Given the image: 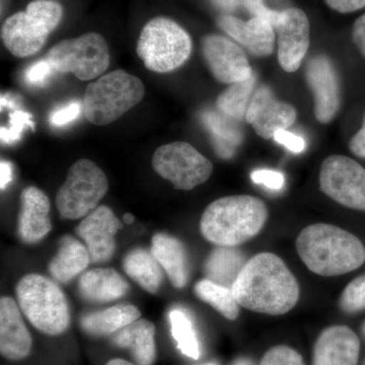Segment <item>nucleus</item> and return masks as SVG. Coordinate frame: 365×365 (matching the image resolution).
Wrapping results in <instances>:
<instances>
[{
    "label": "nucleus",
    "instance_id": "obj_36",
    "mask_svg": "<svg viewBox=\"0 0 365 365\" xmlns=\"http://www.w3.org/2000/svg\"><path fill=\"white\" fill-rule=\"evenodd\" d=\"M252 181L255 184L262 185L271 190H281L284 185V176L282 173L273 170H256L251 174Z\"/></svg>",
    "mask_w": 365,
    "mask_h": 365
},
{
    "label": "nucleus",
    "instance_id": "obj_20",
    "mask_svg": "<svg viewBox=\"0 0 365 365\" xmlns=\"http://www.w3.org/2000/svg\"><path fill=\"white\" fill-rule=\"evenodd\" d=\"M32 349V337L11 297L0 300V352L9 360L25 359Z\"/></svg>",
    "mask_w": 365,
    "mask_h": 365
},
{
    "label": "nucleus",
    "instance_id": "obj_47",
    "mask_svg": "<svg viewBox=\"0 0 365 365\" xmlns=\"http://www.w3.org/2000/svg\"><path fill=\"white\" fill-rule=\"evenodd\" d=\"M134 216L131 215V213H126V215H124V222L125 223H127V225H131V223L134 222Z\"/></svg>",
    "mask_w": 365,
    "mask_h": 365
},
{
    "label": "nucleus",
    "instance_id": "obj_13",
    "mask_svg": "<svg viewBox=\"0 0 365 365\" xmlns=\"http://www.w3.org/2000/svg\"><path fill=\"white\" fill-rule=\"evenodd\" d=\"M202 52L206 63L216 81L232 85L253 76L246 54L240 46L220 35L203 38Z\"/></svg>",
    "mask_w": 365,
    "mask_h": 365
},
{
    "label": "nucleus",
    "instance_id": "obj_37",
    "mask_svg": "<svg viewBox=\"0 0 365 365\" xmlns=\"http://www.w3.org/2000/svg\"><path fill=\"white\" fill-rule=\"evenodd\" d=\"M81 106L79 102H72L71 104L59 108L56 111L52 113L50 116V122L56 127L64 126V125L74 121L81 114Z\"/></svg>",
    "mask_w": 365,
    "mask_h": 365
},
{
    "label": "nucleus",
    "instance_id": "obj_19",
    "mask_svg": "<svg viewBox=\"0 0 365 365\" xmlns=\"http://www.w3.org/2000/svg\"><path fill=\"white\" fill-rule=\"evenodd\" d=\"M18 232L21 241L35 244L51 232L50 200L44 192L36 187H28L21 194Z\"/></svg>",
    "mask_w": 365,
    "mask_h": 365
},
{
    "label": "nucleus",
    "instance_id": "obj_26",
    "mask_svg": "<svg viewBox=\"0 0 365 365\" xmlns=\"http://www.w3.org/2000/svg\"><path fill=\"white\" fill-rule=\"evenodd\" d=\"M247 262L245 255L235 247L217 246L206 259L204 273L207 279L232 288Z\"/></svg>",
    "mask_w": 365,
    "mask_h": 365
},
{
    "label": "nucleus",
    "instance_id": "obj_18",
    "mask_svg": "<svg viewBox=\"0 0 365 365\" xmlns=\"http://www.w3.org/2000/svg\"><path fill=\"white\" fill-rule=\"evenodd\" d=\"M217 25L254 56H269L274 51L275 32L270 21L253 16L245 21L230 14L220 16Z\"/></svg>",
    "mask_w": 365,
    "mask_h": 365
},
{
    "label": "nucleus",
    "instance_id": "obj_34",
    "mask_svg": "<svg viewBox=\"0 0 365 365\" xmlns=\"http://www.w3.org/2000/svg\"><path fill=\"white\" fill-rule=\"evenodd\" d=\"M259 365H306L302 355L294 348L278 345L270 348Z\"/></svg>",
    "mask_w": 365,
    "mask_h": 365
},
{
    "label": "nucleus",
    "instance_id": "obj_10",
    "mask_svg": "<svg viewBox=\"0 0 365 365\" xmlns=\"http://www.w3.org/2000/svg\"><path fill=\"white\" fill-rule=\"evenodd\" d=\"M151 165L160 177L172 182L175 189L185 191L207 181L213 170L210 160L187 143L160 146L153 153Z\"/></svg>",
    "mask_w": 365,
    "mask_h": 365
},
{
    "label": "nucleus",
    "instance_id": "obj_28",
    "mask_svg": "<svg viewBox=\"0 0 365 365\" xmlns=\"http://www.w3.org/2000/svg\"><path fill=\"white\" fill-rule=\"evenodd\" d=\"M125 272L150 294L160 289L163 281L162 266L151 252L134 249L126 255L123 261Z\"/></svg>",
    "mask_w": 365,
    "mask_h": 365
},
{
    "label": "nucleus",
    "instance_id": "obj_22",
    "mask_svg": "<svg viewBox=\"0 0 365 365\" xmlns=\"http://www.w3.org/2000/svg\"><path fill=\"white\" fill-rule=\"evenodd\" d=\"M155 326L148 319H139L113 335V344L130 351L138 365H153L157 359Z\"/></svg>",
    "mask_w": 365,
    "mask_h": 365
},
{
    "label": "nucleus",
    "instance_id": "obj_40",
    "mask_svg": "<svg viewBox=\"0 0 365 365\" xmlns=\"http://www.w3.org/2000/svg\"><path fill=\"white\" fill-rule=\"evenodd\" d=\"M329 7L341 14H349L365 7V0H325Z\"/></svg>",
    "mask_w": 365,
    "mask_h": 365
},
{
    "label": "nucleus",
    "instance_id": "obj_24",
    "mask_svg": "<svg viewBox=\"0 0 365 365\" xmlns=\"http://www.w3.org/2000/svg\"><path fill=\"white\" fill-rule=\"evenodd\" d=\"M138 307L133 304H117L102 311L91 312L81 318L83 332L93 337H106L114 335L124 327L140 319Z\"/></svg>",
    "mask_w": 365,
    "mask_h": 365
},
{
    "label": "nucleus",
    "instance_id": "obj_46",
    "mask_svg": "<svg viewBox=\"0 0 365 365\" xmlns=\"http://www.w3.org/2000/svg\"><path fill=\"white\" fill-rule=\"evenodd\" d=\"M232 365H255L253 360L250 359H239L235 360Z\"/></svg>",
    "mask_w": 365,
    "mask_h": 365
},
{
    "label": "nucleus",
    "instance_id": "obj_3",
    "mask_svg": "<svg viewBox=\"0 0 365 365\" xmlns=\"http://www.w3.org/2000/svg\"><path fill=\"white\" fill-rule=\"evenodd\" d=\"M267 218L265 203L256 197H223L204 211L201 234L216 246L237 247L256 237Z\"/></svg>",
    "mask_w": 365,
    "mask_h": 365
},
{
    "label": "nucleus",
    "instance_id": "obj_49",
    "mask_svg": "<svg viewBox=\"0 0 365 365\" xmlns=\"http://www.w3.org/2000/svg\"><path fill=\"white\" fill-rule=\"evenodd\" d=\"M203 365H217V364H213V362H212V364H203Z\"/></svg>",
    "mask_w": 365,
    "mask_h": 365
},
{
    "label": "nucleus",
    "instance_id": "obj_14",
    "mask_svg": "<svg viewBox=\"0 0 365 365\" xmlns=\"http://www.w3.org/2000/svg\"><path fill=\"white\" fill-rule=\"evenodd\" d=\"M294 107L281 102L268 86H261L254 91L247 110L246 120L262 138H273L276 132L287 130L297 120Z\"/></svg>",
    "mask_w": 365,
    "mask_h": 365
},
{
    "label": "nucleus",
    "instance_id": "obj_29",
    "mask_svg": "<svg viewBox=\"0 0 365 365\" xmlns=\"http://www.w3.org/2000/svg\"><path fill=\"white\" fill-rule=\"evenodd\" d=\"M257 78L255 74L251 78L245 81L232 83L223 91L216 100V108L222 113L235 121H242L246 118L250 101L253 97L254 88Z\"/></svg>",
    "mask_w": 365,
    "mask_h": 365
},
{
    "label": "nucleus",
    "instance_id": "obj_21",
    "mask_svg": "<svg viewBox=\"0 0 365 365\" xmlns=\"http://www.w3.org/2000/svg\"><path fill=\"white\" fill-rule=\"evenodd\" d=\"M129 284L113 268H96L86 271L78 280V294L91 304H107L125 297Z\"/></svg>",
    "mask_w": 365,
    "mask_h": 365
},
{
    "label": "nucleus",
    "instance_id": "obj_45",
    "mask_svg": "<svg viewBox=\"0 0 365 365\" xmlns=\"http://www.w3.org/2000/svg\"><path fill=\"white\" fill-rule=\"evenodd\" d=\"M106 365H134V364H132L131 362L126 361V360H124V359H116L110 360V361L108 362V364Z\"/></svg>",
    "mask_w": 365,
    "mask_h": 365
},
{
    "label": "nucleus",
    "instance_id": "obj_23",
    "mask_svg": "<svg viewBox=\"0 0 365 365\" xmlns=\"http://www.w3.org/2000/svg\"><path fill=\"white\" fill-rule=\"evenodd\" d=\"M151 253L167 272L173 287L182 288L188 282L189 269L186 250L179 240L167 234L153 237Z\"/></svg>",
    "mask_w": 365,
    "mask_h": 365
},
{
    "label": "nucleus",
    "instance_id": "obj_15",
    "mask_svg": "<svg viewBox=\"0 0 365 365\" xmlns=\"http://www.w3.org/2000/svg\"><path fill=\"white\" fill-rule=\"evenodd\" d=\"M307 83L314 98V115L321 123H330L340 108V83L333 62L318 55L307 62Z\"/></svg>",
    "mask_w": 365,
    "mask_h": 365
},
{
    "label": "nucleus",
    "instance_id": "obj_8",
    "mask_svg": "<svg viewBox=\"0 0 365 365\" xmlns=\"http://www.w3.org/2000/svg\"><path fill=\"white\" fill-rule=\"evenodd\" d=\"M109 189V182L102 169L90 160H79L67 173L64 184L56 195L60 215L67 220H79L98 207Z\"/></svg>",
    "mask_w": 365,
    "mask_h": 365
},
{
    "label": "nucleus",
    "instance_id": "obj_11",
    "mask_svg": "<svg viewBox=\"0 0 365 365\" xmlns=\"http://www.w3.org/2000/svg\"><path fill=\"white\" fill-rule=\"evenodd\" d=\"M322 191L346 207L365 210V169L343 155H331L319 172Z\"/></svg>",
    "mask_w": 365,
    "mask_h": 365
},
{
    "label": "nucleus",
    "instance_id": "obj_16",
    "mask_svg": "<svg viewBox=\"0 0 365 365\" xmlns=\"http://www.w3.org/2000/svg\"><path fill=\"white\" fill-rule=\"evenodd\" d=\"M123 225L108 206H98L79 223L76 232L86 242L91 262L104 263L114 256L116 251L115 235Z\"/></svg>",
    "mask_w": 365,
    "mask_h": 365
},
{
    "label": "nucleus",
    "instance_id": "obj_32",
    "mask_svg": "<svg viewBox=\"0 0 365 365\" xmlns=\"http://www.w3.org/2000/svg\"><path fill=\"white\" fill-rule=\"evenodd\" d=\"M340 307L347 314H355L365 309V275L359 276L346 287L341 295Z\"/></svg>",
    "mask_w": 365,
    "mask_h": 365
},
{
    "label": "nucleus",
    "instance_id": "obj_25",
    "mask_svg": "<svg viewBox=\"0 0 365 365\" xmlns=\"http://www.w3.org/2000/svg\"><path fill=\"white\" fill-rule=\"evenodd\" d=\"M90 252L78 240L66 235L60 241L58 252L49 264V272L60 283H67L88 268Z\"/></svg>",
    "mask_w": 365,
    "mask_h": 365
},
{
    "label": "nucleus",
    "instance_id": "obj_42",
    "mask_svg": "<svg viewBox=\"0 0 365 365\" xmlns=\"http://www.w3.org/2000/svg\"><path fill=\"white\" fill-rule=\"evenodd\" d=\"M349 148L350 150H351L355 155L365 158V118L364 126L353 136L351 141H350Z\"/></svg>",
    "mask_w": 365,
    "mask_h": 365
},
{
    "label": "nucleus",
    "instance_id": "obj_2",
    "mask_svg": "<svg viewBox=\"0 0 365 365\" xmlns=\"http://www.w3.org/2000/svg\"><path fill=\"white\" fill-rule=\"evenodd\" d=\"M297 250L307 267L322 276L349 273L365 262V248L359 237L325 223L304 228Z\"/></svg>",
    "mask_w": 365,
    "mask_h": 365
},
{
    "label": "nucleus",
    "instance_id": "obj_30",
    "mask_svg": "<svg viewBox=\"0 0 365 365\" xmlns=\"http://www.w3.org/2000/svg\"><path fill=\"white\" fill-rule=\"evenodd\" d=\"M195 294L199 299L215 307L225 318L234 321L239 316L240 304L232 288L222 287L206 278L197 283Z\"/></svg>",
    "mask_w": 365,
    "mask_h": 365
},
{
    "label": "nucleus",
    "instance_id": "obj_44",
    "mask_svg": "<svg viewBox=\"0 0 365 365\" xmlns=\"http://www.w3.org/2000/svg\"><path fill=\"white\" fill-rule=\"evenodd\" d=\"M216 6L220 7L227 13H232L240 6L241 0H212Z\"/></svg>",
    "mask_w": 365,
    "mask_h": 365
},
{
    "label": "nucleus",
    "instance_id": "obj_7",
    "mask_svg": "<svg viewBox=\"0 0 365 365\" xmlns=\"http://www.w3.org/2000/svg\"><path fill=\"white\" fill-rule=\"evenodd\" d=\"M136 52L146 68L168 73L176 71L189 59L192 40L176 21L158 16L143 26Z\"/></svg>",
    "mask_w": 365,
    "mask_h": 365
},
{
    "label": "nucleus",
    "instance_id": "obj_27",
    "mask_svg": "<svg viewBox=\"0 0 365 365\" xmlns=\"http://www.w3.org/2000/svg\"><path fill=\"white\" fill-rule=\"evenodd\" d=\"M201 120L210 132L217 155L222 158L234 157L242 141V130L235 123L237 121L213 111L204 112Z\"/></svg>",
    "mask_w": 365,
    "mask_h": 365
},
{
    "label": "nucleus",
    "instance_id": "obj_41",
    "mask_svg": "<svg viewBox=\"0 0 365 365\" xmlns=\"http://www.w3.org/2000/svg\"><path fill=\"white\" fill-rule=\"evenodd\" d=\"M352 39L362 56L365 57V14L355 21L353 25Z\"/></svg>",
    "mask_w": 365,
    "mask_h": 365
},
{
    "label": "nucleus",
    "instance_id": "obj_48",
    "mask_svg": "<svg viewBox=\"0 0 365 365\" xmlns=\"http://www.w3.org/2000/svg\"><path fill=\"white\" fill-rule=\"evenodd\" d=\"M362 335L365 338V323L364 324V327H362Z\"/></svg>",
    "mask_w": 365,
    "mask_h": 365
},
{
    "label": "nucleus",
    "instance_id": "obj_43",
    "mask_svg": "<svg viewBox=\"0 0 365 365\" xmlns=\"http://www.w3.org/2000/svg\"><path fill=\"white\" fill-rule=\"evenodd\" d=\"M14 167L13 163L7 160H1L0 163V188L2 191L13 181Z\"/></svg>",
    "mask_w": 365,
    "mask_h": 365
},
{
    "label": "nucleus",
    "instance_id": "obj_33",
    "mask_svg": "<svg viewBox=\"0 0 365 365\" xmlns=\"http://www.w3.org/2000/svg\"><path fill=\"white\" fill-rule=\"evenodd\" d=\"M26 127H30L34 130L35 124L32 120V115L30 113L16 111L11 115V123L9 127H1L0 129V137L1 143L6 144H14L18 143L21 137V133Z\"/></svg>",
    "mask_w": 365,
    "mask_h": 365
},
{
    "label": "nucleus",
    "instance_id": "obj_17",
    "mask_svg": "<svg viewBox=\"0 0 365 365\" xmlns=\"http://www.w3.org/2000/svg\"><path fill=\"white\" fill-rule=\"evenodd\" d=\"M360 341L346 326H332L319 334L314 348V365H357Z\"/></svg>",
    "mask_w": 365,
    "mask_h": 365
},
{
    "label": "nucleus",
    "instance_id": "obj_38",
    "mask_svg": "<svg viewBox=\"0 0 365 365\" xmlns=\"http://www.w3.org/2000/svg\"><path fill=\"white\" fill-rule=\"evenodd\" d=\"M242 2H244L245 7L254 16L265 19V20L270 21L273 26L275 25L276 21H277L278 18H279L280 11L268 9L264 4L263 0H242Z\"/></svg>",
    "mask_w": 365,
    "mask_h": 365
},
{
    "label": "nucleus",
    "instance_id": "obj_4",
    "mask_svg": "<svg viewBox=\"0 0 365 365\" xmlns=\"http://www.w3.org/2000/svg\"><path fill=\"white\" fill-rule=\"evenodd\" d=\"M16 297L21 312L40 332L57 336L68 328V302L54 281L40 274H29L19 281Z\"/></svg>",
    "mask_w": 365,
    "mask_h": 365
},
{
    "label": "nucleus",
    "instance_id": "obj_6",
    "mask_svg": "<svg viewBox=\"0 0 365 365\" xmlns=\"http://www.w3.org/2000/svg\"><path fill=\"white\" fill-rule=\"evenodd\" d=\"M63 9L53 0H35L9 16L1 28V38L11 54L16 57L32 56L45 45L48 36L59 25Z\"/></svg>",
    "mask_w": 365,
    "mask_h": 365
},
{
    "label": "nucleus",
    "instance_id": "obj_12",
    "mask_svg": "<svg viewBox=\"0 0 365 365\" xmlns=\"http://www.w3.org/2000/svg\"><path fill=\"white\" fill-rule=\"evenodd\" d=\"M277 34L278 61L283 71L294 72L299 68L309 46V21L299 9L280 11L274 25Z\"/></svg>",
    "mask_w": 365,
    "mask_h": 365
},
{
    "label": "nucleus",
    "instance_id": "obj_35",
    "mask_svg": "<svg viewBox=\"0 0 365 365\" xmlns=\"http://www.w3.org/2000/svg\"><path fill=\"white\" fill-rule=\"evenodd\" d=\"M54 72L56 71L47 58L39 60L29 67L26 72V81L31 86H44Z\"/></svg>",
    "mask_w": 365,
    "mask_h": 365
},
{
    "label": "nucleus",
    "instance_id": "obj_9",
    "mask_svg": "<svg viewBox=\"0 0 365 365\" xmlns=\"http://www.w3.org/2000/svg\"><path fill=\"white\" fill-rule=\"evenodd\" d=\"M46 58L55 71L74 74L81 81L97 78L110 64L107 42L97 33L61 41L53 46Z\"/></svg>",
    "mask_w": 365,
    "mask_h": 365
},
{
    "label": "nucleus",
    "instance_id": "obj_31",
    "mask_svg": "<svg viewBox=\"0 0 365 365\" xmlns=\"http://www.w3.org/2000/svg\"><path fill=\"white\" fill-rule=\"evenodd\" d=\"M170 330L176 340L178 349L192 359H198L201 355L200 344L195 328L188 314L182 309H172L169 314Z\"/></svg>",
    "mask_w": 365,
    "mask_h": 365
},
{
    "label": "nucleus",
    "instance_id": "obj_39",
    "mask_svg": "<svg viewBox=\"0 0 365 365\" xmlns=\"http://www.w3.org/2000/svg\"><path fill=\"white\" fill-rule=\"evenodd\" d=\"M273 138L276 143L285 146L288 150L292 151V153H300L306 150V141L304 140V138L295 135L292 132L287 130L277 131Z\"/></svg>",
    "mask_w": 365,
    "mask_h": 365
},
{
    "label": "nucleus",
    "instance_id": "obj_1",
    "mask_svg": "<svg viewBox=\"0 0 365 365\" xmlns=\"http://www.w3.org/2000/svg\"><path fill=\"white\" fill-rule=\"evenodd\" d=\"M232 289L240 306L271 316L287 314L299 297L294 274L282 259L271 253L250 259Z\"/></svg>",
    "mask_w": 365,
    "mask_h": 365
},
{
    "label": "nucleus",
    "instance_id": "obj_5",
    "mask_svg": "<svg viewBox=\"0 0 365 365\" xmlns=\"http://www.w3.org/2000/svg\"><path fill=\"white\" fill-rule=\"evenodd\" d=\"M144 91L143 81L128 72L105 74L86 88L83 98L86 119L98 126L113 123L143 100Z\"/></svg>",
    "mask_w": 365,
    "mask_h": 365
}]
</instances>
